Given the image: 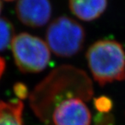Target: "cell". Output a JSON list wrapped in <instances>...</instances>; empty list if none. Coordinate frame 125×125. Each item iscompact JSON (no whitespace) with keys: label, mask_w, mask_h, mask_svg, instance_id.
<instances>
[{"label":"cell","mask_w":125,"mask_h":125,"mask_svg":"<svg viewBox=\"0 0 125 125\" xmlns=\"http://www.w3.org/2000/svg\"><path fill=\"white\" fill-rule=\"evenodd\" d=\"M15 11L22 23L39 28L50 21L52 7L50 0H17Z\"/></svg>","instance_id":"obj_6"},{"label":"cell","mask_w":125,"mask_h":125,"mask_svg":"<svg viewBox=\"0 0 125 125\" xmlns=\"http://www.w3.org/2000/svg\"><path fill=\"white\" fill-rule=\"evenodd\" d=\"M93 94L90 78L84 71L72 66H61L37 85L30 95V105L37 117L51 124L53 109L69 98L89 100Z\"/></svg>","instance_id":"obj_1"},{"label":"cell","mask_w":125,"mask_h":125,"mask_svg":"<svg viewBox=\"0 0 125 125\" xmlns=\"http://www.w3.org/2000/svg\"><path fill=\"white\" fill-rule=\"evenodd\" d=\"M5 69V61L2 57H0V78H2Z\"/></svg>","instance_id":"obj_13"},{"label":"cell","mask_w":125,"mask_h":125,"mask_svg":"<svg viewBox=\"0 0 125 125\" xmlns=\"http://www.w3.org/2000/svg\"><path fill=\"white\" fill-rule=\"evenodd\" d=\"M11 51L15 64L23 73H37L50 62L51 53L46 42L27 32L14 37Z\"/></svg>","instance_id":"obj_4"},{"label":"cell","mask_w":125,"mask_h":125,"mask_svg":"<svg viewBox=\"0 0 125 125\" xmlns=\"http://www.w3.org/2000/svg\"><path fill=\"white\" fill-rule=\"evenodd\" d=\"M86 58L94 80L100 86L125 80V51L119 42L97 41L88 48Z\"/></svg>","instance_id":"obj_2"},{"label":"cell","mask_w":125,"mask_h":125,"mask_svg":"<svg viewBox=\"0 0 125 125\" xmlns=\"http://www.w3.org/2000/svg\"><path fill=\"white\" fill-rule=\"evenodd\" d=\"M4 1H6V2H12V1H14V0H4Z\"/></svg>","instance_id":"obj_15"},{"label":"cell","mask_w":125,"mask_h":125,"mask_svg":"<svg viewBox=\"0 0 125 125\" xmlns=\"http://www.w3.org/2000/svg\"><path fill=\"white\" fill-rule=\"evenodd\" d=\"M115 119L113 115L109 113L97 114L94 118V125H114Z\"/></svg>","instance_id":"obj_11"},{"label":"cell","mask_w":125,"mask_h":125,"mask_svg":"<svg viewBox=\"0 0 125 125\" xmlns=\"http://www.w3.org/2000/svg\"><path fill=\"white\" fill-rule=\"evenodd\" d=\"M14 35L13 24L6 18L0 17V51H4L11 45Z\"/></svg>","instance_id":"obj_9"},{"label":"cell","mask_w":125,"mask_h":125,"mask_svg":"<svg viewBox=\"0 0 125 125\" xmlns=\"http://www.w3.org/2000/svg\"><path fill=\"white\" fill-rule=\"evenodd\" d=\"M51 121L53 125H91V114L82 99L73 97L53 109Z\"/></svg>","instance_id":"obj_5"},{"label":"cell","mask_w":125,"mask_h":125,"mask_svg":"<svg viewBox=\"0 0 125 125\" xmlns=\"http://www.w3.org/2000/svg\"><path fill=\"white\" fill-rule=\"evenodd\" d=\"M94 106L101 113H109L110 110L112 109V101L110 98L102 96L100 97H97L94 100Z\"/></svg>","instance_id":"obj_10"},{"label":"cell","mask_w":125,"mask_h":125,"mask_svg":"<svg viewBox=\"0 0 125 125\" xmlns=\"http://www.w3.org/2000/svg\"><path fill=\"white\" fill-rule=\"evenodd\" d=\"M49 49L60 57H71L83 48L85 31L75 20L60 16L51 22L45 34Z\"/></svg>","instance_id":"obj_3"},{"label":"cell","mask_w":125,"mask_h":125,"mask_svg":"<svg viewBox=\"0 0 125 125\" xmlns=\"http://www.w3.org/2000/svg\"><path fill=\"white\" fill-rule=\"evenodd\" d=\"M108 0H69V9L77 18L93 21L105 12Z\"/></svg>","instance_id":"obj_7"},{"label":"cell","mask_w":125,"mask_h":125,"mask_svg":"<svg viewBox=\"0 0 125 125\" xmlns=\"http://www.w3.org/2000/svg\"><path fill=\"white\" fill-rule=\"evenodd\" d=\"M2 9V2H1V1H0V14H1Z\"/></svg>","instance_id":"obj_14"},{"label":"cell","mask_w":125,"mask_h":125,"mask_svg":"<svg viewBox=\"0 0 125 125\" xmlns=\"http://www.w3.org/2000/svg\"><path fill=\"white\" fill-rule=\"evenodd\" d=\"M23 104L21 100H0V125H23Z\"/></svg>","instance_id":"obj_8"},{"label":"cell","mask_w":125,"mask_h":125,"mask_svg":"<svg viewBox=\"0 0 125 125\" xmlns=\"http://www.w3.org/2000/svg\"><path fill=\"white\" fill-rule=\"evenodd\" d=\"M14 91L15 95L20 99H25L28 95V89L24 84L17 83L14 86Z\"/></svg>","instance_id":"obj_12"}]
</instances>
